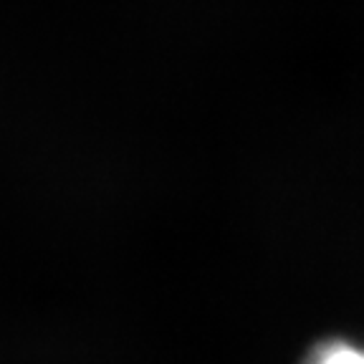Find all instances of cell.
<instances>
[{"instance_id": "cell-1", "label": "cell", "mask_w": 364, "mask_h": 364, "mask_svg": "<svg viewBox=\"0 0 364 364\" xmlns=\"http://www.w3.org/2000/svg\"><path fill=\"white\" fill-rule=\"evenodd\" d=\"M301 364H364V347L347 339H326L318 341Z\"/></svg>"}]
</instances>
